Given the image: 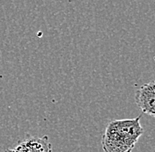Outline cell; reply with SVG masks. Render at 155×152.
Returning <instances> with one entry per match:
<instances>
[{
  "instance_id": "6da1fadb",
  "label": "cell",
  "mask_w": 155,
  "mask_h": 152,
  "mask_svg": "<svg viewBox=\"0 0 155 152\" xmlns=\"http://www.w3.org/2000/svg\"><path fill=\"white\" fill-rule=\"evenodd\" d=\"M140 115L134 119L114 120L107 124L102 136L104 152H131L144 133Z\"/></svg>"
},
{
  "instance_id": "7a4b0ae2",
  "label": "cell",
  "mask_w": 155,
  "mask_h": 152,
  "mask_svg": "<svg viewBox=\"0 0 155 152\" xmlns=\"http://www.w3.org/2000/svg\"><path fill=\"white\" fill-rule=\"evenodd\" d=\"M135 100L137 105L144 114L153 117L155 115L154 81L141 86L136 92Z\"/></svg>"
},
{
  "instance_id": "3957f363",
  "label": "cell",
  "mask_w": 155,
  "mask_h": 152,
  "mask_svg": "<svg viewBox=\"0 0 155 152\" xmlns=\"http://www.w3.org/2000/svg\"><path fill=\"white\" fill-rule=\"evenodd\" d=\"M5 152H51V145L48 137H30L19 143L13 150H6Z\"/></svg>"
}]
</instances>
